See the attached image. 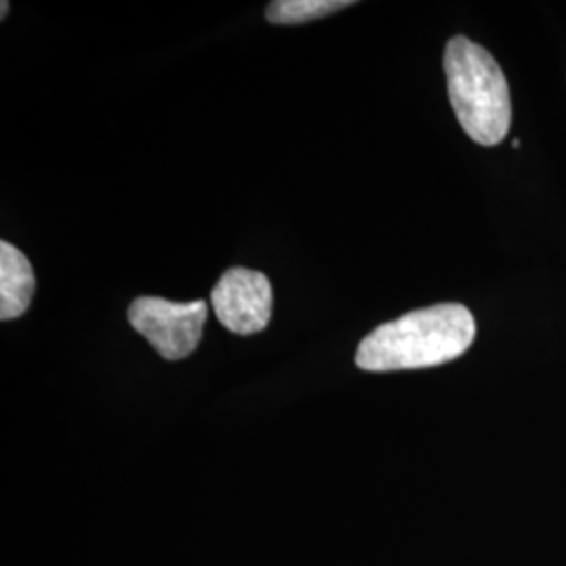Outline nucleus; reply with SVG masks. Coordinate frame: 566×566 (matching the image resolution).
<instances>
[{
  "label": "nucleus",
  "mask_w": 566,
  "mask_h": 566,
  "mask_svg": "<svg viewBox=\"0 0 566 566\" xmlns=\"http://www.w3.org/2000/svg\"><path fill=\"white\" fill-rule=\"evenodd\" d=\"M476 324L462 304L411 311L365 336L355 364L365 371H401L449 364L474 343Z\"/></svg>",
  "instance_id": "obj_1"
},
{
  "label": "nucleus",
  "mask_w": 566,
  "mask_h": 566,
  "mask_svg": "<svg viewBox=\"0 0 566 566\" xmlns=\"http://www.w3.org/2000/svg\"><path fill=\"white\" fill-rule=\"evenodd\" d=\"M446 74L449 99L465 135L493 147L506 139L512 102L506 76L493 55L464 36L447 42Z\"/></svg>",
  "instance_id": "obj_2"
},
{
  "label": "nucleus",
  "mask_w": 566,
  "mask_h": 566,
  "mask_svg": "<svg viewBox=\"0 0 566 566\" xmlns=\"http://www.w3.org/2000/svg\"><path fill=\"white\" fill-rule=\"evenodd\" d=\"M208 304L172 303L156 296H142L128 308V322L168 361L189 357L202 340Z\"/></svg>",
  "instance_id": "obj_3"
},
{
  "label": "nucleus",
  "mask_w": 566,
  "mask_h": 566,
  "mask_svg": "<svg viewBox=\"0 0 566 566\" xmlns=\"http://www.w3.org/2000/svg\"><path fill=\"white\" fill-rule=\"evenodd\" d=\"M212 306L219 322L233 334L263 332L273 311L271 283L259 271L233 266L212 290Z\"/></svg>",
  "instance_id": "obj_4"
},
{
  "label": "nucleus",
  "mask_w": 566,
  "mask_h": 566,
  "mask_svg": "<svg viewBox=\"0 0 566 566\" xmlns=\"http://www.w3.org/2000/svg\"><path fill=\"white\" fill-rule=\"evenodd\" d=\"M36 277L25 254L13 243L0 242V319H18L32 303Z\"/></svg>",
  "instance_id": "obj_5"
},
{
  "label": "nucleus",
  "mask_w": 566,
  "mask_h": 566,
  "mask_svg": "<svg viewBox=\"0 0 566 566\" xmlns=\"http://www.w3.org/2000/svg\"><path fill=\"white\" fill-rule=\"evenodd\" d=\"M350 4L348 0H275L266 7V20L277 25H298L338 13Z\"/></svg>",
  "instance_id": "obj_6"
},
{
  "label": "nucleus",
  "mask_w": 566,
  "mask_h": 566,
  "mask_svg": "<svg viewBox=\"0 0 566 566\" xmlns=\"http://www.w3.org/2000/svg\"><path fill=\"white\" fill-rule=\"evenodd\" d=\"M0 9H2V11H0V18H2V20H4V18H7V13H9V2H7V0H4V2H2V4H0Z\"/></svg>",
  "instance_id": "obj_7"
}]
</instances>
